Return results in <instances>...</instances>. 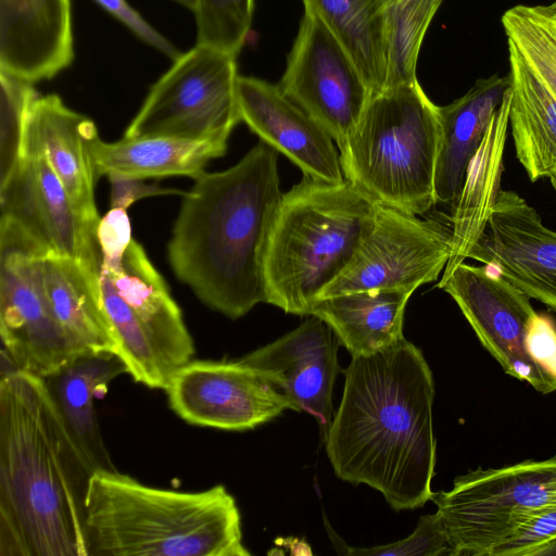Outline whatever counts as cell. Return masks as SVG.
<instances>
[{"label": "cell", "mask_w": 556, "mask_h": 556, "mask_svg": "<svg viewBox=\"0 0 556 556\" xmlns=\"http://www.w3.org/2000/svg\"><path fill=\"white\" fill-rule=\"evenodd\" d=\"M548 178L551 179V184L556 192V170Z\"/></svg>", "instance_id": "41"}, {"label": "cell", "mask_w": 556, "mask_h": 556, "mask_svg": "<svg viewBox=\"0 0 556 556\" xmlns=\"http://www.w3.org/2000/svg\"><path fill=\"white\" fill-rule=\"evenodd\" d=\"M237 99L241 122L303 176L330 184L345 180L333 139L279 85L239 75Z\"/></svg>", "instance_id": "18"}, {"label": "cell", "mask_w": 556, "mask_h": 556, "mask_svg": "<svg viewBox=\"0 0 556 556\" xmlns=\"http://www.w3.org/2000/svg\"><path fill=\"white\" fill-rule=\"evenodd\" d=\"M100 270L112 281L101 288L105 314L149 346L170 380L192 359L194 344L165 280L134 238L121 260L102 262Z\"/></svg>", "instance_id": "13"}, {"label": "cell", "mask_w": 556, "mask_h": 556, "mask_svg": "<svg viewBox=\"0 0 556 556\" xmlns=\"http://www.w3.org/2000/svg\"><path fill=\"white\" fill-rule=\"evenodd\" d=\"M438 288L456 302L482 346L505 374L548 394L556 378L528 352L527 332L533 315L530 298L488 265L458 264L443 274Z\"/></svg>", "instance_id": "12"}, {"label": "cell", "mask_w": 556, "mask_h": 556, "mask_svg": "<svg viewBox=\"0 0 556 556\" xmlns=\"http://www.w3.org/2000/svg\"><path fill=\"white\" fill-rule=\"evenodd\" d=\"M539 9L552 18H556V0L548 5H538Z\"/></svg>", "instance_id": "39"}, {"label": "cell", "mask_w": 556, "mask_h": 556, "mask_svg": "<svg viewBox=\"0 0 556 556\" xmlns=\"http://www.w3.org/2000/svg\"><path fill=\"white\" fill-rule=\"evenodd\" d=\"M110 187V204L111 208H123L127 210L136 201L155 197V195H184L185 192L173 189V188H163L159 185H150L146 182L144 178L127 176L116 173H111L106 175Z\"/></svg>", "instance_id": "36"}, {"label": "cell", "mask_w": 556, "mask_h": 556, "mask_svg": "<svg viewBox=\"0 0 556 556\" xmlns=\"http://www.w3.org/2000/svg\"><path fill=\"white\" fill-rule=\"evenodd\" d=\"M527 349L531 356L556 378V324L546 315L535 313L527 332Z\"/></svg>", "instance_id": "37"}, {"label": "cell", "mask_w": 556, "mask_h": 556, "mask_svg": "<svg viewBox=\"0 0 556 556\" xmlns=\"http://www.w3.org/2000/svg\"><path fill=\"white\" fill-rule=\"evenodd\" d=\"M94 470L45 379H0V556H88L85 502Z\"/></svg>", "instance_id": "2"}, {"label": "cell", "mask_w": 556, "mask_h": 556, "mask_svg": "<svg viewBox=\"0 0 556 556\" xmlns=\"http://www.w3.org/2000/svg\"><path fill=\"white\" fill-rule=\"evenodd\" d=\"M94 1L127 26L136 36L166 54L173 61L180 55L176 48L156 31L126 0Z\"/></svg>", "instance_id": "35"}, {"label": "cell", "mask_w": 556, "mask_h": 556, "mask_svg": "<svg viewBox=\"0 0 556 556\" xmlns=\"http://www.w3.org/2000/svg\"><path fill=\"white\" fill-rule=\"evenodd\" d=\"M165 391L172 410L199 427L250 430L294 410L278 388L239 358L190 359L174 372Z\"/></svg>", "instance_id": "14"}, {"label": "cell", "mask_w": 556, "mask_h": 556, "mask_svg": "<svg viewBox=\"0 0 556 556\" xmlns=\"http://www.w3.org/2000/svg\"><path fill=\"white\" fill-rule=\"evenodd\" d=\"M88 556H250L235 497L217 484L181 492L118 470L92 473L85 502Z\"/></svg>", "instance_id": "4"}, {"label": "cell", "mask_w": 556, "mask_h": 556, "mask_svg": "<svg viewBox=\"0 0 556 556\" xmlns=\"http://www.w3.org/2000/svg\"><path fill=\"white\" fill-rule=\"evenodd\" d=\"M556 312V231L517 192L501 190L484 231L468 253Z\"/></svg>", "instance_id": "16"}, {"label": "cell", "mask_w": 556, "mask_h": 556, "mask_svg": "<svg viewBox=\"0 0 556 556\" xmlns=\"http://www.w3.org/2000/svg\"><path fill=\"white\" fill-rule=\"evenodd\" d=\"M451 254L452 233L444 224L377 202L372 225L353 262L318 300L372 289L414 292L438 279Z\"/></svg>", "instance_id": "10"}, {"label": "cell", "mask_w": 556, "mask_h": 556, "mask_svg": "<svg viewBox=\"0 0 556 556\" xmlns=\"http://www.w3.org/2000/svg\"><path fill=\"white\" fill-rule=\"evenodd\" d=\"M254 0H198L197 45L237 56L252 25Z\"/></svg>", "instance_id": "30"}, {"label": "cell", "mask_w": 556, "mask_h": 556, "mask_svg": "<svg viewBox=\"0 0 556 556\" xmlns=\"http://www.w3.org/2000/svg\"><path fill=\"white\" fill-rule=\"evenodd\" d=\"M33 85L0 72V181L11 174L22 157L27 113L38 97Z\"/></svg>", "instance_id": "31"}, {"label": "cell", "mask_w": 556, "mask_h": 556, "mask_svg": "<svg viewBox=\"0 0 556 556\" xmlns=\"http://www.w3.org/2000/svg\"><path fill=\"white\" fill-rule=\"evenodd\" d=\"M414 292L372 289L318 300L309 315L326 321L352 356L391 348L404 337L406 304Z\"/></svg>", "instance_id": "26"}, {"label": "cell", "mask_w": 556, "mask_h": 556, "mask_svg": "<svg viewBox=\"0 0 556 556\" xmlns=\"http://www.w3.org/2000/svg\"><path fill=\"white\" fill-rule=\"evenodd\" d=\"M228 140L147 137L103 141L98 131L88 141L96 178L111 173L140 178L188 176L195 179L206 164L223 156Z\"/></svg>", "instance_id": "23"}, {"label": "cell", "mask_w": 556, "mask_h": 556, "mask_svg": "<svg viewBox=\"0 0 556 556\" xmlns=\"http://www.w3.org/2000/svg\"><path fill=\"white\" fill-rule=\"evenodd\" d=\"M452 556H491L516 529L556 506V455L457 476L433 492Z\"/></svg>", "instance_id": "7"}, {"label": "cell", "mask_w": 556, "mask_h": 556, "mask_svg": "<svg viewBox=\"0 0 556 556\" xmlns=\"http://www.w3.org/2000/svg\"><path fill=\"white\" fill-rule=\"evenodd\" d=\"M556 540V506L533 516L498 544L491 556H533L535 551Z\"/></svg>", "instance_id": "33"}, {"label": "cell", "mask_w": 556, "mask_h": 556, "mask_svg": "<svg viewBox=\"0 0 556 556\" xmlns=\"http://www.w3.org/2000/svg\"><path fill=\"white\" fill-rule=\"evenodd\" d=\"M73 60L70 0H0V72L35 84Z\"/></svg>", "instance_id": "19"}, {"label": "cell", "mask_w": 556, "mask_h": 556, "mask_svg": "<svg viewBox=\"0 0 556 556\" xmlns=\"http://www.w3.org/2000/svg\"><path fill=\"white\" fill-rule=\"evenodd\" d=\"M351 55L372 93L388 80L390 0H303Z\"/></svg>", "instance_id": "28"}, {"label": "cell", "mask_w": 556, "mask_h": 556, "mask_svg": "<svg viewBox=\"0 0 556 556\" xmlns=\"http://www.w3.org/2000/svg\"><path fill=\"white\" fill-rule=\"evenodd\" d=\"M236 59L203 45L180 53L151 87L123 138L228 140L241 122Z\"/></svg>", "instance_id": "8"}, {"label": "cell", "mask_w": 556, "mask_h": 556, "mask_svg": "<svg viewBox=\"0 0 556 556\" xmlns=\"http://www.w3.org/2000/svg\"><path fill=\"white\" fill-rule=\"evenodd\" d=\"M127 368L115 352H85L45 377L52 400L72 439L97 470H117L102 438L94 397Z\"/></svg>", "instance_id": "21"}, {"label": "cell", "mask_w": 556, "mask_h": 556, "mask_svg": "<svg viewBox=\"0 0 556 556\" xmlns=\"http://www.w3.org/2000/svg\"><path fill=\"white\" fill-rule=\"evenodd\" d=\"M45 293L75 355L115 352L116 344L100 295V276L73 258L46 254L41 261Z\"/></svg>", "instance_id": "24"}, {"label": "cell", "mask_w": 556, "mask_h": 556, "mask_svg": "<svg viewBox=\"0 0 556 556\" xmlns=\"http://www.w3.org/2000/svg\"><path fill=\"white\" fill-rule=\"evenodd\" d=\"M193 180L167 244L168 262L202 303L238 319L266 303L265 255L282 198L278 152L260 140L233 166Z\"/></svg>", "instance_id": "3"}, {"label": "cell", "mask_w": 556, "mask_h": 556, "mask_svg": "<svg viewBox=\"0 0 556 556\" xmlns=\"http://www.w3.org/2000/svg\"><path fill=\"white\" fill-rule=\"evenodd\" d=\"M97 126L87 116L67 108L54 94L37 97L29 106L23 153L42 154L59 177L81 217L98 227L96 175L88 141Z\"/></svg>", "instance_id": "20"}, {"label": "cell", "mask_w": 556, "mask_h": 556, "mask_svg": "<svg viewBox=\"0 0 556 556\" xmlns=\"http://www.w3.org/2000/svg\"><path fill=\"white\" fill-rule=\"evenodd\" d=\"M340 342L321 318L308 315L294 330L239 359L255 368L292 403L312 415L324 442L333 419L332 391L342 371Z\"/></svg>", "instance_id": "17"}, {"label": "cell", "mask_w": 556, "mask_h": 556, "mask_svg": "<svg viewBox=\"0 0 556 556\" xmlns=\"http://www.w3.org/2000/svg\"><path fill=\"white\" fill-rule=\"evenodd\" d=\"M540 11H541V10H540ZM541 12H542V11H541ZM551 18H552V17H551ZM552 20H553V22H554V24H555V26H556V18H552Z\"/></svg>", "instance_id": "42"}, {"label": "cell", "mask_w": 556, "mask_h": 556, "mask_svg": "<svg viewBox=\"0 0 556 556\" xmlns=\"http://www.w3.org/2000/svg\"><path fill=\"white\" fill-rule=\"evenodd\" d=\"M510 87L493 115L481 144L467 168L465 181L452 215V254L443 270L465 262L484 231L498 197L504 149L509 126Z\"/></svg>", "instance_id": "25"}, {"label": "cell", "mask_w": 556, "mask_h": 556, "mask_svg": "<svg viewBox=\"0 0 556 556\" xmlns=\"http://www.w3.org/2000/svg\"><path fill=\"white\" fill-rule=\"evenodd\" d=\"M509 126L516 155L531 181L556 170V98L507 41Z\"/></svg>", "instance_id": "27"}, {"label": "cell", "mask_w": 556, "mask_h": 556, "mask_svg": "<svg viewBox=\"0 0 556 556\" xmlns=\"http://www.w3.org/2000/svg\"><path fill=\"white\" fill-rule=\"evenodd\" d=\"M279 87L338 148L355 129L374 94L342 43L306 10Z\"/></svg>", "instance_id": "11"}, {"label": "cell", "mask_w": 556, "mask_h": 556, "mask_svg": "<svg viewBox=\"0 0 556 556\" xmlns=\"http://www.w3.org/2000/svg\"><path fill=\"white\" fill-rule=\"evenodd\" d=\"M324 440L338 478L379 491L394 510L431 500L437 442L434 379L421 351L405 338L383 351L352 356Z\"/></svg>", "instance_id": "1"}, {"label": "cell", "mask_w": 556, "mask_h": 556, "mask_svg": "<svg viewBox=\"0 0 556 556\" xmlns=\"http://www.w3.org/2000/svg\"><path fill=\"white\" fill-rule=\"evenodd\" d=\"M533 556H556V540L551 541L540 547Z\"/></svg>", "instance_id": "38"}, {"label": "cell", "mask_w": 556, "mask_h": 556, "mask_svg": "<svg viewBox=\"0 0 556 556\" xmlns=\"http://www.w3.org/2000/svg\"><path fill=\"white\" fill-rule=\"evenodd\" d=\"M441 117L418 80L374 93L340 151L344 179L375 201L413 215L437 204Z\"/></svg>", "instance_id": "6"}, {"label": "cell", "mask_w": 556, "mask_h": 556, "mask_svg": "<svg viewBox=\"0 0 556 556\" xmlns=\"http://www.w3.org/2000/svg\"><path fill=\"white\" fill-rule=\"evenodd\" d=\"M97 237L102 262L121 260L126 248L132 240L127 210L110 208L99 220Z\"/></svg>", "instance_id": "34"}, {"label": "cell", "mask_w": 556, "mask_h": 556, "mask_svg": "<svg viewBox=\"0 0 556 556\" xmlns=\"http://www.w3.org/2000/svg\"><path fill=\"white\" fill-rule=\"evenodd\" d=\"M509 87V75L480 78L464 96L439 106L441 140L434 175L437 203L455 204L457 201L469 163Z\"/></svg>", "instance_id": "22"}, {"label": "cell", "mask_w": 556, "mask_h": 556, "mask_svg": "<svg viewBox=\"0 0 556 556\" xmlns=\"http://www.w3.org/2000/svg\"><path fill=\"white\" fill-rule=\"evenodd\" d=\"M174 1L182 4L187 9L191 10L193 13L195 12L197 7H198V0H174Z\"/></svg>", "instance_id": "40"}, {"label": "cell", "mask_w": 556, "mask_h": 556, "mask_svg": "<svg viewBox=\"0 0 556 556\" xmlns=\"http://www.w3.org/2000/svg\"><path fill=\"white\" fill-rule=\"evenodd\" d=\"M1 217L21 226L48 254L78 261L100 276L97 228L76 210L68 192L40 153H23L0 181Z\"/></svg>", "instance_id": "15"}, {"label": "cell", "mask_w": 556, "mask_h": 556, "mask_svg": "<svg viewBox=\"0 0 556 556\" xmlns=\"http://www.w3.org/2000/svg\"><path fill=\"white\" fill-rule=\"evenodd\" d=\"M325 528L336 551L353 556H452V549L441 514L420 517L417 527L406 539L372 547H352L332 529L325 518Z\"/></svg>", "instance_id": "32"}, {"label": "cell", "mask_w": 556, "mask_h": 556, "mask_svg": "<svg viewBox=\"0 0 556 556\" xmlns=\"http://www.w3.org/2000/svg\"><path fill=\"white\" fill-rule=\"evenodd\" d=\"M507 37L556 98V26L539 7L515 5L502 15Z\"/></svg>", "instance_id": "29"}, {"label": "cell", "mask_w": 556, "mask_h": 556, "mask_svg": "<svg viewBox=\"0 0 556 556\" xmlns=\"http://www.w3.org/2000/svg\"><path fill=\"white\" fill-rule=\"evenodd\" d=\"M377 201L348 181L306 176L282 198L264 263L266 303L308 316L321 293L351 265Z\"/></svg>", "instance_id": "5"}, {"label": "cell", "mask_w": 556, "mask_h": 556, "mask_svg": "<svg viewBox=\"0 0 556 556\" xmlns=\"http://www.w3.org/2000/svg\"><path fill=\"white\" fill-rule=\"evenodd\" d=\"M46 250L21 226L0 218V337L10 367L42 378L75 355L45 293Z\"/></svg>", "instance_id": "9"}]
</instances>
